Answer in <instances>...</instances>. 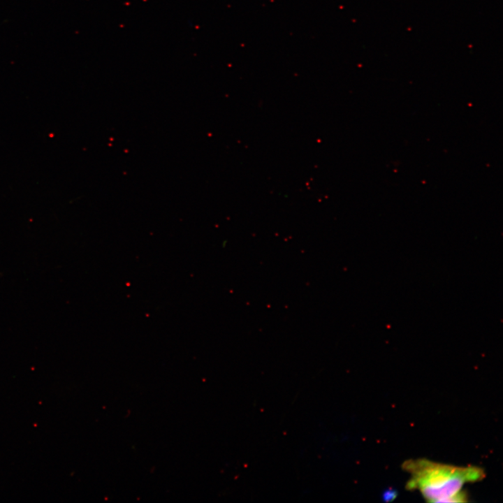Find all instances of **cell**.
<instances>
[{
    "instance_id": "obj_1",
    "label": "cell",
    "mask_w": 503,
    "mask_h": 503,
    "mask_svg": "<svg viewBox=\"0 0 503 503\" xmlns=\"http://www.w3.org/2000/svg\"><path fill=\"white\" fill-rule=\"evenodd\" d=\"M402 469L411 474L406 488L418 490L428 502L435 503H443L462 490L465 483L481 481L486 476L483 469L478 467H458L423 458L407 460Z\"/></svg>"
},
{
    "instance_id": "obj_2",
    "label": "cell",
    "mask_w": 503,
    "mask_h": 503,
    "mask_svg": "<svg viewBox=\"0 0 503 503\" xmlns=\"http://www.w3.org/2000/svg\"><path fill=\"white\" fill-rule=\"evenodd\" d=\"M397 497V492L392 489L386 490L383 494V499L385 502L393 501Z\"/></svg>"
}]
</instances>
